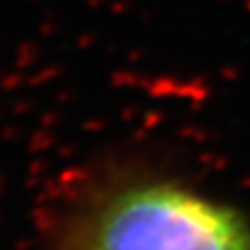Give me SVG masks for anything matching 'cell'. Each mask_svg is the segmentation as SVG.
Masks as SVG:
<instances>
[{"label": "cell", "mask_w": 250, "mask_h": 250, "mask_svg": "<svg viewBox=\"0 0 250 250\" xmlns=\"http://www.w3.org/2000/svg\"><path fill=\"white\" fill-rule=\"evenodd\" d=\"M50 250H250V219L167 175L119 171L69 194Z\"/></svg>", "instance_id": "cell-1"}]
</instances>
